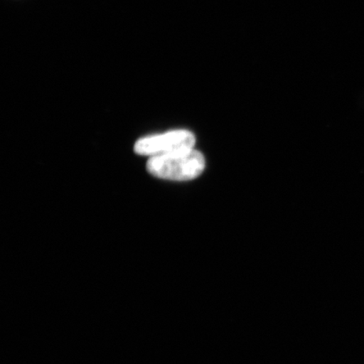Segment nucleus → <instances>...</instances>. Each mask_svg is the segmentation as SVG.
<instances>
[{
	"mask_svg": "<svg viewBox=\"0 0 364 364\" xmlns=\"http://www.w3.org/2000/svg\"><path fill=\"white\" fill-rule=\"evenodd\" d=\"M146 167L148 172L158 178L190 181L202 174L205 159L201 153L193 149L149 158Z\"/></svg>",
	"mask_w": 364,
	"mask_h": 364,
	"instance_id": "1",
	"label": "nucleus"
},
{
	"mask_svg": "<svg viewBox=\"0 0 364 364\" xmlns=\"http://www.w3.org/2000/svg\"><path fill=\"white\" fill-rule=\"evenodd\" d=\"M195 136L188 130H174L145 136L136 141L134 151L140 156L156 157L194 149Z\"/></svg>",
	"mask_w": 364,
	"mask_h": 364,
	"instance_id": "2",
	"label": "nucleus"
}]
</instances>
